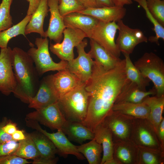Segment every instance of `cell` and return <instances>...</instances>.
<instances>
[{"label":"cell","instance_id":"obj_6","mask_svg":"<svg viewBox=\"0 0 164 164\" xmlns=\"http://www.w3.org/2000/svg\"><path fill=\"white\" fill-rule=\"evenodd\" d=\"M130 138L139 146L164 151L156 132L148 119L134 118Z\"/></svg>","mask_w":164,"mask_h":164},{"label":"cell","instance_id":"obj_40","mask_svg":"<svg viewBox=\"0 0 164 164\" xmlns=\"http://www.w3.org/2000/svg\"><path fill=\"white\" fill-rule=\"evenodd\" d=\"M158 138L161 147L164 150V118H163L159 125L157 131Z\"/></svg>","mask_w":164,"mask_h":164},{"label":"cell","instance_id":"obj_35","mask_svg":"<svg viewBox=\"0 0 164 164\" xmlns=\"http://www.w3.org/2000/svg\"><path fill=\"white\" fill-rule=\"evenodd\" d=\"M12 1L2 0L0 4V32L12 26V18L10 14V9Z\"/></svg>","mask_w":164,"mask_h":164},{"label":"cell","instance_id":"obj_36","mask_svg":"<svg viewBox=\"0 0 164 164\" xmlns=\"http://www.w3.org/2000/svg\"><path fill=\"white\" fill-rule=\"evenodd\" d=\"M149 12L162 26H164V0H145Z\"/></svg>","mask_w":164,"mask_h":164},{"label":"cell","instance_id":"obj_23","mask_svg":"<svg viewBox=\"0 0 164 164\" xmlns=\"http://www.w3.org/2000/svg\"><path fill=\"white\" fill-rule=\"evenodd\" d=\"M93 132L94 139L102 146L103 154L101 164H104L113 158L114 142L112 133L102 123L98 125Z\"/></svg>","mask_w":164,"mask_h":164},{"label":"cell","instance_id":"obj_18","mask_svg":"<svg viewBox=\"0 0 164 164\" xmlns=\"http://www.w3.org/2000/svg\"><path fill=\"white\" fill-rule=\"evenodd\" d=\"M52 81L59 98L84 83L67 69L52 74Z\"/></svg>","mask_w":164,"mask_h":164},{"label":"cell","instance_id":"obj_29","mask_svg":"<svg viewBox=\"0 0 164 164\" xmlns=\"http://www.w3.org/2000/svg\"><path fill=\"white\" fill-rule=\"evenodd\" d=\"M125 69L127 79L136 84L142 90L146 91V87L149 85L150 80L145 77L135 67L131 60L130 55L124 54Z\"/></svg>","mask_w":164,"mask_h":164},{"label":"cell","instance_id":"obj_48","mask_svg":"<svg viewBox=\"0 0 164 164\" xmlns=\"http://www.w3.org/2000/svg\"><path fill=\"white\" fill-rule=\"evenodd\" d=\"M98 7L114 6L112 0H96Z\"/></svg>","mask_w":164,"mask_h":164},{"label":"cell","instance_id":"obj_21","mask_svg":"<svg viewBox=\"0 0 164 164\" xmlns=\"http://www.w3.org/2000/svg\"><path fill=\"white\" fill-rule=\"evenodd\" d=\"M90 39L91 49L88 53L95 62L104 69H112L121 63L122 60L112 55L93 39Z\"/></svg>","mask_w":164,"mask_h":164},{"label":"cell","instance_id":"obj_31","mask_svg":"<svg viewBox=\"0 0 164 164\" xmlns=\"http://www.w3.org/2000/svg\"><path fill=\"white\" fill-rule=\"evenodd\" d=\"M31 15H26L20 22L11 27L0 32V48L8 47L9 40L12 38L20 35L26 37L25 34V28L29 22Z\"/></svg>","mask_w":164,"mask_h":164},{"label":"cell","instance_id":"obj_38","mask_svg":"<svg viewBox=\"0 0 164 164\" xmlns=\"http://www.w3.org/2000/svg\"><path fill=\"white\" fill-rule=\"evenodd\" d=\"M19 142L13 139L0 143V156L13 155L17 150Z\"/></svg>","mask_w":164,"mask_h":164},{"label":"cell","instance_id":"obj_28","mask_svg":"<svg viewBox=\"0 0 164 164\" xmlns=\"http://www.w3.org/2000/svg\"><path fill=\"white\" fill-rule=\"evenodd\" d=\"M30 134L38 151L40 157L47 159L56 158L55 155L57 153V149L47 137L40 132Z\"/></svg>","mask_w":164,"mask_h":164},{"label":"cell","instance_id":"obj_49","mask_svg":"<svg viewBox=\"0 0 164 164\" xmlns=\"http://www.w3.org/2000/svg\"><path fill=\"white\" fill-rule=\"evenodd\" d=\"M104 164H121V163L117 160L113 158L106 162Z\"/></svg>","mask_w":164,"mask_h":164},{"label":"cell","instance_id":"obj_32","mask_svg":"<svg viewBox=\"0 0 164 164\" xmlns=\"http://www.w3.org/2000/svg\"><path fill=\"white\" fill-rule=\"evenodd\" d=\"M19 142V146L13 154L25 159L35 160L40 157L36 145L30 134L26 135V138Z\"/></svg>","mask_w":164,"mask_h":164},{"label":"cell","instance_id":"obj_34","mask_svg":"<svg viewBox=\"0 0 164 164\" xmlns=\"http://www.w3.org/2000/svg\"><path fill=\"white\" fill-rule=\"evenodd\" d=\"M137 2L145 10L146 15L154 26L153 30L155 33V36H151L148 38V40L151 43H155L159 45V39L164 40V27L161 25L151 14L148 9L145 0H133Z\"/></svg>","mask_w":164,"mask_h":164},{"label":"cell","instance_id":"obj_50","mask_svg":"<svg viewBox=\"0 0 164 164\" xmlns=\"http://www.w3.org/2000/svg\"><path fill=\"white\" fill-rule=\"evenodd\" d=\"M60 0H59V1H60Z\"/></svg>","mask_w":164,"mask_h":164},{"label":"cell","instance_id":"obj_17","mask_svg":"<svg viewBox=\"0 0 164 164\" xmlns=\"http://www.w3.org/2000/svg\"><path fill=\"white\" fill-rule=\"evenodd\" d=\"M139 147L130 138L114 142L113 158L121 164H138Z\"/></svg>","mask_w":164,"mask_h":164},{"label":"cell","instance_id":"obj_39","mask_svg":"<svg viewBox=\"0 0 164 164\" xmlns=\"http://www.w3.org/2000/svg\"><path fill=\"white\" fill-rule=\"evenodd\" d=\"M14 155L0 156V164H26L31 163Z\"/></svg>","mask_w":164,"mask_h":164},{"label":"cell","instance_id":"obj_43","mask_svg":"<svg viewBox=\"0 0 164 164\" xmlns=\"http://www.w3.org/2000/svg\"><path fill=\"white\" fill-rule=\"evenodd\" d=\"M5 124L2 126V128L7 134L12 135L17 130L15 124L12 122Z\"/></svg>","mask_w":164,"mask_h":164},{"label":"cell","instance_id":"obj_44","mask_svg":"<svg viewBox=\"0 0 164 164\" xmlns=\"http://www.w3.org/2000/svg\"><path fill=\"white\" fill-rule=\"evenodd\" d=\"M58 160L56 158L53 159H47L40 157L33 160V164H54L56 163Z\"/></svg>","mask_w":164,"mask_h":164},{"label":"cell","instance_id":"obj_10","mask_svg":"<svg viewBox=\"0 0 164 164\" xmlns=\"http://www.w3.org/2000/svg\"><path fill=\"white\" fill-rule=\"evenodd\" d=\"M134 118L111 110L101 123L111 131L114 142L130 138Z\"/></svg>","mask_w":164,"mask_h":164},{"label":"cell","instance_id":"obj_19","mask_svg":"<svg viewBox=\"0 0 164 164\" xmlns=\"http://www.w3.org/2000/svg\"><path fill=\"white\" fill-rule=\"evenodd\" d=\"M77 12L92 16L100 21L117 22L125 16L126 9L124 7L114 6L87 8Z\"/></svg>","mask_w":164,"mask_h":164},{"label":"cell","instance_id":"obj_25","mask_svg":"<svg viewBox=\"0 0 164 164\" xmlns=\"http://www.w3.org/2000/svg\"><path fill=\"white\" fill-rule=\"evenodd\" d=\"M48 0H41L38 6L31 15V19L25 29L26 35L32 33H36L42 37H45L43 23L49 12Z\"/></svg>","mask_w":164,"mask_h":164},{"label":"cell","instance_id":"obj_15","mask_svg":"<svg viewBox=\"0 0 164 164\" xmlns=\"http://www.w3.org/2000/svg\"><path fill=\"white\" fill-rule=\"evenodd\" d=\"M59 98L53 84L52 74L49 75L40 81L37 91L30 101L29 107L36 110L43 108L57 102Z\"/></svg>","mask_w":164,"mask_h":164},{"label":"cell","instance_id":"obj_46","mask_svg":"<svg viewBox=\"0 0 164 164\" xmlns=\"http://www.w3.org/2000/svg\"><path fill=\"white\" fill-rule=\"evenodd\" d=\"M12 139L19 141L24 139L26 138L25 135L23 131L17 130L12 135Z\"/></svg>","mask_w":164,"mask_h":164},{"label":"cell","instance_id":"obj_7","mask_svg":"<svg viewBox=\"0 0 164 164\" xmlns=\"http://www.w3.org/2000/svg\"><path fill=\"white\" fill-rule=\"evenodd\" d=\"M63 34V41L55 44L50 43L49 48L61 60L69 61L74 58V48L87 36L82 31L70 27H66Z\"/></svg>","mask_w":164,"mask_h":164},{"label":"cell","instance_id":"obj_45","mask_svg":"<svg viewBox=\"0 0 164 164\" xmlns=\"http://www.w3.org/2000/svg\"><path fill=\"white\" fill-rule=\"evenodd\" d=\"M85 8L98 7L96 0H77Z\"/></svg>","mask_w":164,"mask_h":164},{"label":"cell","instance_id":"obj_27","mask_svg":"<svg viewBox=\"0 0 164 164\" xmlns=\"http://www.w3.org/2000/svg\"><path fill=\"white\" fill-rule=\"evenodd\" d=\"M150 109L149 120L154 126L156 132L158 126L164 118L162 114L164 108V95L158 97L148 96L143 101Z\"/></svg>","mask_w":164,"mask_h":164},{"label":"cell","instance_id":"obj_42","mask_svg":"<svg viewBox=\"0 0 164 164\" xmlns=\"http://www.w3.org/2000/svg\"><path fill=\"white\" fill-rule=\"evenodd\" d=\"M27 0L29 2V4L26 15H31L38 6L41 0Z\"/></svg>","mask_w":164,"mask_h":164},{"label":"cell","instance_id":"obj_4","mask_svg":"<svg viewBox=\"0 0 164 164\" xmlns=\"http://www.w3.org/2000/svg\"><path fill=\"white\" fill-rule=\"evenodd\" d=\"M134 64L145 77L152 82L158 97L164 95V62L155 53L146 52Z\"/></svg>","mask_w":164,"mask_h":164},{"label":"cell","instance_id":"obj_12","mask_svg":"<svg viewBox=\"0 0 164 164\" xmlns=\"http://www.w3.org/2000/svg\"><path fill=\"white\" fill-rule=\"evenodd\" d=\"M87 41L84 39L76 47L78 54L75 59L67 61V69L76 75L83 83L87 82L91 77L94 60L85 51Z\"/></svg>","mask_w":164,"mask_h":164},{"label":"cell","instance_id":"obj_8","mask_svg":"<svg viewBox=\"0 0 164 164\" xmlns=\"http://www.w3.org/2000/svg\"><path fill=\"white\" fill-rule=\"evenodd\" d=\"M26 119V123L28 127L36 129L47 137L53 144L57 153L60 155L66 158L68 155H72L80 160L85 159L83 155L78 151L77 146L70 142L61 129L57 130L55 133H49L43 129L37 121Z\"/></svg>","mask_w":164,"mask_h":164},{"label":"cell","instance_id":"obj_1","mask_svg":"<svg viewBox=\"0 0 164 164\" xmlns=\"http://www.w3.org/2000/svg\"><path fill=\"white\" fill-rule=\"evenodd\" d=\"M125 60L115 68L104 69L94 61L91 77L85 83L89 104L86 117L81 122L93 132L112 110L118 96L128 81Z\"/></svg>","mask_w":164,"mask_h":164},{"label":"cell","instance_id":"obj_16","mask_svg":"<svg viewBox=\"0 0 164 164\" xmlns=\"http://www.w3.org/2000/svg\"><path fill=\"white\" fill-rule=\"evenodd\" d=\"M59 0H48L50 18L48 29L45 32V37L49 38L56 43L61 42L63 31L66 27L59 12Z\"/></svg>","mask_w":164,"mask_h":164},{"label":"cell","instance_id":"obj_3","mask_svg":"<svg viewBox=\"0 0 164 164\" xmlns=\"http://www.w3.org/2000/svg\"><path fill=\"white\" fill-rule=\"evenodd\" d=\"M85 83L60 97L57 102L67 121L82 122L87 112L89 95Z\"/></svg>","mask_w":164,"mask_h":164},{"label":"cell","instance_id":"obj_9","mask_svg":"<svg viewBox=\"0 0 164 164\" xmlns=\"http://www.w3.org/2000/svg\"><path fill=\"white\" fill-rule=\"evenodd\" d=\"M118 29L117 22L99 21L91 32L89 38L96 42L114 56L119 58L121 53L115 41Z\"/></svg>","mask_w":164,"mask_h":164},{"label":"cell","instance_id":"obj_24","mask_svg":"<svg viewBox=\"0 0 164 164\" xmlns=\"http://www.w3.org/2000/svg\"><path fill=\"white\" fill-rule=\"evenodd\" d=\"M61 130L69 139L81 144L94 138V134L81 122L67 121Z\"/></svg>","mask_w":164,"mask_h":164},{"label":"cell","instance_id":"obj_13","mask_svg":"<svg viewBox=\"0 0 164 164\" xmlns=\"http://www.w3.org/2000/svg\"><path fill=\"white\" fill-rule=\"evenodd\" d=\"M26 118L36 121L52 130L61 129L67 121L57 102L29 113Z\"/></svg>","mask_w":164,"mask_h":164},{"label":"cell","instance_id":"obj_33","mask_svg":"<svg viewBox=\"0 0 164 164\" xmlns=\"http://www.w3.org/2000/svg\"><path fill=\"white\" fill-rule=\"evenodd\" d=\"M138 164H163L164 151L139 146Z\"/></svg>","mask_w":164,"mask_h":164},{"label":"cell","instance_id":"obj_22","mask_svg":"<svg viewBox=\"0 0 164 164\" xmlns=\"http://www.w3.org/2000/svg\"><path fill=\"white\" fill-rule=\"evenodd\" d=\"M156 94V91L154 87L148 91H143L136 84L128 80L122 89L114 104L123 102L140 103L142 102L146 97Z\"/></svg>","mask_w":164,"mask_h":164},{"label":"cell","instance_id":"obj_47","mask_svg":"<svg viewBox=\"0 0 164 164\" xmlns=\"http://www.w3.org/2000/svg\"><path fill=\"white\" fill-rule=\"evenodd\" d=\"M115 6L124 7L125 5H129L133 3V0H112Z\"/></svg>","mask_w":164,"mask_h":164},{"label":"cell","instance_id":"obj_2","mask_svg":"<svg viewBox=\"0 0 164 164\" xmlns=\"http://www.w3.org/2000/svg\"><path fill=\"white\" fill-rule=\"evenodd\" d=\"M12 59L16 82L13 93L22 102L29 104L38 90L39 76L27 52L19 47H15L12 49Z\"/></svg>","mask_w":164,"mask_h":164},{"label":"cell","instance_id":"obj_30","mask_svg":"<svg viewBox=\"0 0 164 164\" xmlns=\"http://www.w3.org/2000/svg\"><path fill=\"white\" fill-rule=\"evenodd\" d=\"M77 147L78 152L87 159L89 164H101L102 147L94 139Z\"/></svg>","mask_w":164,"mask_h":164},{"label":"cell","instance_id":"obj_26","mask_svg":"<svg viewBox=\"0 0 164 164\" xmlns=\"http://www.w3.org/2000/svg\"><path fill=\"white\" fill-rule=\"evenodd\" d=\"M112 110L134 118L149 119L150 109L145 103L123 102L114 104Z\"/></svg>","mask_w":164,"mask_h":164},{"label":"cell","instance_id":"obj_5","mask_svg":"<svg viewBox=\"0 0 164 164\" xmlns=\"http://www.w3.org/2000/svg\"><path fill=\"white\" fill-rule=\"evenodd\" d=\"M35 44L37 48L32 47L27 53L32 59L39 76L49 71H59L67 69V61L61 60L56 63L52 60L49 52L47 37L37 38Z\"/></svg>","mask_w":164,"mask_h":164},{"label":"cell","instance_id":"obj_41","mask_svg":"<svg viewBox=\"0 0 164 164\" xmlns=\"http://www.w3.org/2000/svg\"><path fill=\"white\" fill-rule=\"evenodd\" d=\"M5 123L4 121L0 124V143H2L12 139V135L7 134L2 129V127Z\"/></svg>","mask_w":164,"mask_h":164},{"label":"cell","instance_id":"obj_20","mask_svg":"<svg viewBox=\"0 0 164 164\" xmlns=\"http://www.w3.org/2000/svg\"><path fill=\"white\" fill-rule=\"evenodd\" d=\"M63 18L66 27L79 29L85 32L88 38L99 21L92 16L79 12L70 13Z\"/></svg>","mask_w":164,"mask_h":164},{"label":"cell","instance_id":"obj_37","mask_svg":"<svg viewBox=\"0 0 164 164\" xmlns=\"http://www.w3.org/2000/svg\"><path fill=\"white\" fill-rule=\"evenodd\" d=\"M58 8L63 17L70 13L77 12L86 9L77 0H60Z\"/></svg>","mask_w":164,"mask_h":164},{"label":"cell","instance_id":"obj_11","mask_svg":"<svg viewBox=\"0 0 164 164\" xmlns=\"http://www.w3.org/2000/svg\"><path fill=\"white\" fill-rule=\"evenodd\" d=\"M117 24L118 34L115 42L118 49L123 54L130 55L138 44L147 42L148 38L140 29L130 28L122 20Z\"/></svg>","mask_w":164,"mask_h":164},{"label":"cell","instance_id":"obj_14","mask_svg":"<svg viewBox=\"0 0 164 164\" xmlns=\"http://www.w3.org/2000/svg\"><path fill=\"white\" fill-rule=\"evenodd\" d=\"M16 82L12 67V50L8 46L0 51V91L8 96L14 92Z\"/></svg>","mask_w":164,"mask_h":164}]
</instances>
